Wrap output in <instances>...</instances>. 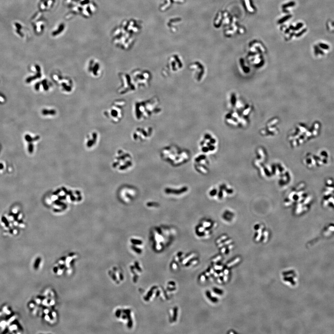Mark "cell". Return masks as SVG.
<instances>
[{
	"label": "cell",
	"instance_id": "obj_5",
	"mask_svg": "<svg viewBox=\"0 0 334 334\" xmlns=\"http://www.w3.org/2000/svg\"><path fill=\"white\" fill-rule=\"evenodd\" d=\"M217 142L215 137L209 133L203 134L199 143L201 153L206 155L214 153L217 149Z\"/></svg>",
	"mask_w": 334,
	"mask_h": 334
},
{
	"label": "cell",
	"instance_id": "obj_13",
	"mask_svg": "<svg viewBox=\"0 0 334 334\" xmlns=\"http://www.w3.org/2000/svg\"><path fill=\"white\" fill-rule=\"evenodd\" d=\"M160 205L157 201L154 200H149L146 202L145 206L148 209H156L160 208Z\"/></svg>",
	"mask_w": 334,
	"mask_h": 334
},
{
	"label": "cell",
	"instance_id": "obj_7",
	"mask_svg": "<svg viewBox=\"0 0 334 334\" xmlns=\"http://www.w3.org/2000/svg\"><path fill=\"white\" fill-rule=\"evenodd\" d=\"M193 169L201 175L208 174L209 170V162L207 155L202 153L196 155L193 161Z\"/></svg>",
	"mask_w": 334,
	"mask_h": 334
},
{
	"label": "cell",
	"instance_id": "obj_9",
	"mask_svg": "<svg viewBox=\"0 0 334 334\" xmlns=\"http://www.w3.org/2000/svg\"><path fill=\"white\" fill-rule=\"evenodd\" d=\"M138 195L137 189L131 186H123L119 191L120 199L125 204H131L133 202L137 199Z\"/></svg>",
	"mask_w": 334,
	"mask_h": 334
},
{
	"label": "cell",
	"instance_id": "obj_3",
	"mask_svg": "<svg viewBox=\"0 0 334 334\" xmlns=\"http://www.w3.org/2000/svg\"><path fill=\"white\" fill-rule=\"evenodd\" d=\"M113 165L114 168L118 172H129L135 167L133 156L130 152L124 149H119L116 152Z\"/></svg>",
	"mask_w": 334,
	"mask_h": 334
},
{
	"label": "cell",
	"instance_id": "obj_2",
	"mask_svg": "<svg viewBox=\"0 0 334 334\" xmlns=\"http://www.w3.org/2000/svg\"><path fill=\"white\" fill-rule=\"evenodd\" d=\"M162 108L158 99L156 97L136 102L133 106V114L136 119L143 121L158 114Z\"/></svg>",
	"mask_w": 334,
	"mask_h": 334
},
{
	"label": "cell",
	"instance_id": "obj_6",
	"mask_svg": "<svg viewBox=\"0 0 334 334\" xmlns=\"http://www.w3.org/2000/svg\"><path fill=\"white\" fill-rule=\"evenodd\" d=\"M190 190L189 186L185 184L169 185L164 187L163 193L167 197L178 199L186 196L189 193Z\"/></svg>",
	"mask_w": 334,
	"mask_h": 334
},
{
	"label": "cell",
	"instance_id": "obj_8",
	"mask_svg": "<svg viewBox=\"0 0 334 334\" xmlns=\"http://www.w3.org/2000/svg\"><path fill=\"white\" fill-rule=\"evenodd\" d=\"M154 130L152 127H138L132 134V138L137 143H144L152 137Z\"/></svg>",
	"mask_w": 334,
	"mask_h": 334
},
{
	"label": "cell",
	"instance_id": "obj_12",
	"mask_svg": "<svg viewBox=\"0 0 334 334\" xmlns=\"http://www.w3.org/2000/svg\"><path fill=\"white\" fill-rule=\"evenodd\" d=\"M190 68L193 72L194 80L198 82L201 81L205 74L204 67L201 64L195 62L192 64Z\"/></svg>",
	"mask_w": 334,
	"mask_h": 334
},
{
	"label": "cell",
	"instance_id": "obj_11",
	"mask_svg": "<svg viewBox=\"0 0 334 334\" xmlns=\"http://www.w3.org/2000/svg\"><path fill=\"white\" fill-rule=\"evenodd\" d=\"M125 105L123 101H119L115 102L114 106L110 110L111 116L115 122H119L123 117V108Z\"/></svg>",
	"mask_w": 334,
	"mask_h": 334
},
{
	"label": "cell",
	"instance_id": "obj_10",
	"mask_svg": "<svg viewBox=\"0 0 334 334\" xmlns=\"http://www.w3.org/2000/svg\"><path fill=\"white\" fill-rule=\"evenodd\" d=\"M215 223L212 220L204 218L201 220L195 227V232L198 236L202 237L208 235L215 226Z\"/></svg>",
	"mask_w": 334,
	"mask_h": 334
},
{
	"label": "cell",
	"instance_id": "obj_1",
	"mask_svg": "<svg viewBox=\"0 0 334 334\" xmlns=\"http://www.w3.org/2000/svg\"><path fill=\"white\" fill-rule=\"evenodd\" d=\"M160 157L164 162L173 167H179L190 160L191 155L188 150L176 145H169L162 148Z\"/></svg>",
	"mask_w": 334,
	"mask_h": 334
},
{
	"label": "cell",
	"instance_id": "obj_4",
	"mask_svg": "<svg viewBox=\"0 0 334 334\" xmlns=\"http://www.w3.org/2000/svg\"><path fill=\"white\" fill-rule=\"evenodd\" d=\"M130 76L136 89L148 87L152 79V75L149 71L140 69L132 72Z\"/></svg>",
	"mask_w": 334,
	"mask_h": 334
}]
</instances>
